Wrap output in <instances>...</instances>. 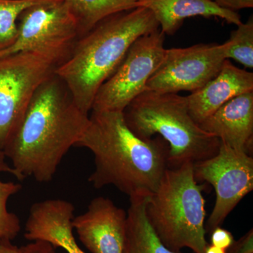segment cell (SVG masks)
<instances>
[{"label": "cell", "instance_id": "1", "mask_svg": "<svg viewBox=\"0 0 253 253\" xmlns=\"http://www.w3.org/2000/svg\"><path fill=\"white\" fill-rule=\"evenodd\" d=\"M89 124V114L78 106L69 88L55 73L35 91L3 152L21 181L31 176L39 182H49Z\"/></svg>", "mask_w": 253, "mask_h": 253}, {"label": "cell", "instance_id": "2", "mask_svg": "<svg viewBox=\"0 0 253 253\" xmlns=\"http://www.w3.org/2000/svg\"><path fill=\"white\" fill-rule=\"evenodd\" d=\"M163 139H142L126 126L123 112L91 111L89 124L76 147L94 154L88 181L96 189L111 185L131 198L156 192L166 169L169 148Z\"/></svg>", "mask_w": 253, "mask_h": 253}, {"label": "cell", "instance_id": "3", "mask_svg": "<svg viewBox=\"0 0 253 253\" xmlns=\"http://www.w3.org/2000/svg\"><path fill=\"white\" fill-rule=\"evenodd\" d=\"M159 28L146 8L111 15L76 41L56 74L69 88L78 106L89 114L99 88L116 72L131 44Z\"/></svg>", "mask_w": 253, "mask_h": 253}, {"label": "cell", "instance_id": "4", "mask_svg": "<svg viewBox=\"0 0 253 253\" xmlns=\"http://www.w3.org/2000/svg\"><path fill=\"white\" fill-rule=\"evenodd\" d=\"M123 113L126 126L138 137L147 140L158 134L168 143L169 167L204 161L219 150L220 140L191 117L186 96L146 89Z\"/></svg>", "mask_w": 253, "mask_h": 253}, {"label": "cell", "instance_id": "5", "mask_svg": "<svg viewBox=\"0 0 253 253\" xmlns=\"http://www.w3.org/2000/svg\"><path fill=\"white\" fill-rule=\"evenodd\" d=\"M203 190L195 178L194 163L188 162L168 168L156 192L148 198L146 216L168 249L205 253L209 244Z\"/></svg>", "mask_w": 253, "mask_h": 253}, {"label": "cell", "instance_id": "6", "mask_svg": "<svg viewBox=\"0 0 253 253\" xmlns=\"http://www.w3.org/2000/svg\"><path fill=\"white\" fill-rule=\"evenodd\" d=\"M72 50L21 51L0 57V151L16 130L35 91Z\"/></svg>", "mask_w": 253, "mask_h": 253}, {"label": "cell", "instance_id": "7", "mask_svg": "<svg viewBox=\"0 0 253 253\" xmlns=\"http://www.w3.org/2000/svg\"><path fill=\"white\" fill-rule=\"evenodd\" d=\"M165 37L159 28L131 44L116 72L99 88L91 111L123 112L146 90L150 78L164 59Z\"/></svg>", "mask_w": 253, "mask_h": 253}, {"label": "cell", "instance_id": "8", "mask_svg": "<svg viewBox=\"0 0 253 253\" xmlns=\"http://www.w3.org/2000/svg\"><path fill=\"white\" fill-rule=\"evenodd\" d=\"M194 171L197 181H207L215 191V204L205 224L206 232H211L253 191V158L220 142L217 154L194 163Z\"/></svg>", "mask_w": 253, "mask_h": 253}, {"label": "cell", "instance_id": "9", "mask_svg": "<svg viewBox=\"0 0 253 253\" xmlns=\"http://www.w3.org/2000/svg\"><path fill=\"white\" fill-rule=\"evenodd\" d=\"M222 44H197L166 49L160 67L146 89L160 93H192L219 73L226 61Z\"/></svg>", "mask_w": 253, "mask_h": 253}, {"label": "cell", "instance_id": "10", "mask_svg": "<svg viewBox=\"0 0 253 253\" xmlns=\"http://www.w3.org/2000/svg\"><path fill=\"white\" fill-rule=\"evenodd\" d=\"M18 21L16 41L0 51V57L21 51L72 50L79 38L76 18L63 0L28 8Z\"/></svg>", "mask_w": 253, "mask_h": 253}, {"label": "cell", "instance_id": "11", "mask_svg": "<svg viewBox=\"0 0 253 253\" xmlns=\"http://www.w3.org/2000/svg\"><path fill=\"white\" fill-rule=\"evenodd\" d=\"M126 212L107 198L96 197L74 217L73 230L91 253H123Z\"/></svg>", "mask_w": 253, "mask_h": 253}, {"label": "cell", "instance_id": "12", "mask_svg": "<svg viewBox=\"0 0 253 253\" xmlns=\"http://www.w3.org/2000/svg\"><path fill=\"white\" fill-rule=\"evenodd\" d=\"M75 207L69 201L48 199L31 206L26 226L25 239L44 241L55 249L67 253H86L73 234Z\"/></svg>", "mask_w": 253, "mask_h": 253}, {"label": "cell", "instance_id": "13", "mask_svg": "<svg viewBox=\"0 0 253 253\" xmlns=\"http://www.w3.org/2000/svg\"><path fill=\"white\" fill-rule=\"evenodd\" d=\"M222 144L251 155L253 143V91L228 101L199 125Z\"/></svg>", "mask_w": 253, "mask_h": 253}, {"label": "cell", "instance_id": "14", "mask_svg": "<svg viewBox=\"0 0 253 253\" xmlns=\"http://www.w3.org/2000/svg\"><path fill=\"white\" fill-rule=\"evenodd\" d=\"M249 91H253V73L226 59L215 77L186 96L190 114L200 125L228 101Z\"/></svg>", "mask_w": 253, "mask_h": 253}, {"label": "cell", "instance_id": "15", "mask_svg": "<svg viewBox=\"0 0 253 253\" xmlns=\"http://www.w3.org/2000/svg\"><path fill=\"white\" fill-rule=\"evenodd\" d=\"M138 7L149 9L168 36L174 35L186 18L196 16L220 18L236 26L242 23L236 11L222 9L211 0H138Z\"/></svg>", "mask_w": 253, "mask_h": 253}, {"label": "cell", "instance_id": "16", "mask_svg": "<svg viewBox=\"0 0 253 253\" xmlns=\"http://www.w3.org/2000/svg\"><path fill=\"white\" fill-rule=\"evenodd\" d=\"M148 198H131L126 212L123 253H181L168 249L153 229L146 213Z\"/></svg>", "mask_w": 253, "mask_h": 253}, {"label": "cell", "instance_id": "17", "mask_svg": "<svg viewBox=\"0 0 253 253\" xmlns=\"http://www.w3.org/2000/svg\"><path fill=\"white\" fill-rule=\"evenodd\" d=\"M76 18L80 38L111 15L135 9L138 0H63Z\"/></svg>", "mask_w": 253, "mask_h": 253}, {"label": "cell", "instance_id": "18", "mask_svg": "<svg viewBox=\"0 0 253 253\" xmlns=\"http://www.w3.org/2000/svg\"><path fill=\"white\" fill-rule=\"evenodd\" d=\"M6 158L3 151H0V172L10 173L21 181L19 174L6 162ZM21 189V184L12 181L5 182L0 179V241H12L21 232V220L15 213L9 211L7 204L9 198L18 194Z\"/></svg>", "mask_w": 253, "mask_h": 253}, {"label": "cell", "instance_id": "19", "mask_svg": "<svg viewBox=\"0 0 253 253\" xmlns=\"http://www.w3.org/2000/svg\"><path fill=\"white\" fill-rule=\"evenodd\" d=\"M54 0H0V51L14 44L18 33V18L31 6Z\"/></svg>", "mask_w": 253, "mask_h": 253}, {"label": "cell", "instance_id": "20", "mask_svg": "<svg viewBox=\"0 0 253 253\" xmlns=\"http://www.w3.org/2000/svg\"><path fill=\"white\" fill-rule=\"evenodd\" d=\"M226 59H234L244 67L253 68V18L242 23L223 43Z\"/></svg>", "mask_w": 253, "mask_h": 253}, {"label": "cell", "instance_id": "21", "mask_svg": "<svg viewBox=\"0 0 253 253\" xmlns=\"http://www.w3.org/2000/svg\"><path fill=\"white\" fill-rule=\"evenodd\" d=\"M211 245L226 251L234 243V236L230 231L220 226L214 228L211 231Z\"/></svg>", "mask_w": 253, "mask_h": 253}, {"label": "cell", "instance_id": "22", "mask_svg": "<svg viewBox=\"0 0 253 253\" xmlns=\"http://www.w3.org/2000/svg\"><path fill=\"white\" fill-rule=\"evenodd\" d=\"M226 253H253V229L238 241H234L226 250Z\"/></svg>", "mask_w": 253, "mask_h": 253}, {"label": "cell", "instance_id": "23", "mask_svg": "<svg viewBox=\"0 0 253 253\" xmlns=\"http://www.w3.org/2000/svg\"><path fill=\"white\" fill-rule=\"evenodd\" d=\"M18 253H58L56 249L44 241H30L29 244L18 248Z\"/></svg>", "mask_w": 253, "mask_h": 253}, {"label": "cell", "instance_id": "24", "mask_svg": "<svg viewBox=\"0 0 253 253\" xmlns=\"http://www.w3.org/2000/svg\"><path fill=\"white\" fill-rule=\"evenodd\" d=\"M222 9L236 11L253 7V0H211Z\"/></svg>", "mask_w": 253, "mask_h": 253}, {"label": "cell", "instance_id": "25", "mask_svg": "<svg viewBox=\"0 0 253 253\" xmlns=\"http://www.w3.org/2000/svg\"><path fill=\"white\" fill-rule=\"evenodd\" d=\"M18 248L9 240L0 241V253H18Z\"/></svg>", "mask_w": 253, "mask_h": 253}, {"label": "cell", "instance_id": "26", "mask_svg": "<svg viewBox=\"0 0 253 253\" xmlns=\"http://www.w3.org/2000/svg\"><path fill=\"white\" fill-rule=\"evenodd\" d=\"M205 253H226V251L224 249H219L212 245H208L206 248Z\"/></svg>", "mask_w": 253, "mask_h": 253}]
</instances>
